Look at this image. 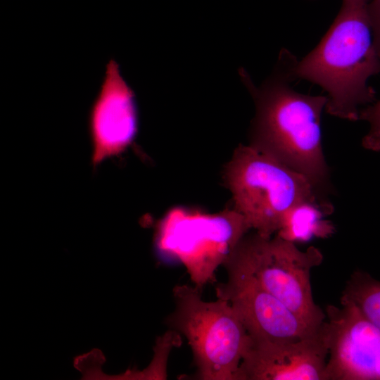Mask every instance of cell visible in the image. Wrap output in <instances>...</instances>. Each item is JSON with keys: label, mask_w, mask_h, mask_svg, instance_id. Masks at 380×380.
I'll return each mask as SVG.
<instances>
[{"label": "cell", "mask_w": 380, "mask_h": 380, "mask_svg": "<svg viewBox=\"0 0 380 380\" xmlns=\"http://www.w3.org/2000/svg\"><path fill=\"white\" fill-rule=\"evenodd\" d=\"M224 173L234 208L265 238L278 232L294 205L319 198L304 175L251 144L234 151Z\"/></svg>", "instance_id": "4"}, {"label": "cell", "mask_w": 380, "mask_h": 380, "mask_svg": "<svg viewBox=\"0 0 380 380\" xmlns=\"http://www.w3.org/2000/svg\"><path fill=\"white\" fill-rule=\"evenodd\" d=\"M332 208L319 198L299 203L286 213L277 235L295 243L330 236L335 227L324 217L331 213Z\"/></svg>", "instance_id": "11"}, {"label": "cell", "mask_w": 380, "mask_h": 380, "mask_svg": "<svg viewBox=\"0 0 380 380\" xmlns=\"http://www.w3.org/2000/svg\"><path fill=\"white\" fill-rule=\"evenodd\" d=\"M172 295L175 308L165 322L187 340L194 379L238 380L248 335L230 303L219 298L205 301L194 285H177Z\"/></svg>", "instance_id": "3"}, {"label": "cell", "mask_w": 380, "mask_h": 380, "mask_svg": "<svg viewBox=\"0 0 380 380\" xmlns=\"http://www.w3.org/2000/svg\"><path fill=\"white\" fill-rule=\"evenodd\" d=\"M297 61L293 53L282 49L272 72L260 86L246 71H240L256 107L251 145L302 174L319 190L329 175L321 132L322 113L328 99L294 89Z\"/></svg>", "instance_id": "1"}, {"label": "cell", "mask_w": 380, "mask_h": 380, "mask_svg": "<svg viewBox=\"0 0 380 380\" xmlns=\"http://www.w3.org/2000/svg\"><path fill=\"white\" fill-rule=\"evenodd\" d=\"M322 260V252L315 246L301 251L278 235L265 238L255 232L240 241L222 266L227 275L253 279L317 329L326 314L314 301L310 275Z\"/></svg>", "instance_id": "5"}, {"label": "cell", "mask_w": 380, "mask_h": 380, "mask_svg": "<svg viewBox=\"0 0 380 380\" xmlns=\"http://www.w3.org/2000/svg\"><path fill=\"white\" fill-rule=\"evenodd\" d=\"M328 353L323 324L296 340L273 342L248 336L238 380H325Z\"/></svg>", "instance_id": "9"}, {"label": "cell", "mask_w": 380, "mask_h": 380, "mask_svg": "<svg viewBox=\"0 0 380 380\" xmlns=\"http://www.w3.org/2000/svg\"><path fill=\"white\" fill-rule=\"evenodd\" d=\"M341 299L353 303L380 328V281L365 272L355 271L348 280Z\"/></svg>", "instance_id": "12"}, {"label": "cell", "mask_w": 380, "mask_h": 380, "mask_svg": "<svg viewBox=\"0 0 380 380\" xmlns=\"http://www.w3.org/2000/svg\"><path fill=\"white\" fill-rule=\"evenodd\" d=\"M370 0H342L341 8L319 44L293 68L298 80L320 86L327 93V112L357 121L360 107L376 99L369 78L380 74L368 4Z\"/></svg>", "instance_id": "2"}, {"label": "cell", "mask_w": 380, "mask_h": 380, "mask_svg": "<svg viewBox=\"0 0 380 380\" xmlns=\"http://www.w3.org/2000/svg\"><path fill=\"white\" fill-rule=\"evenodd\" d=\"M251 229L234 208L210 214L176 208L157 223L154 248L159 258L181 262L202 290Z\"/></svg>", "instance_id": "6"}, {"label": "cell", "mask_w": 380, "mask_h": 380, "mask_svg": "<svg viewBox=\"0 0 380 380\" xmlns=\"http://www.w3.org/2000/svg\"><path fill=\"white\" fill-rule=\"evenodd\" d=\"M368 13L373 32L374 43L380 58V0H370Z\"/></svg>", "instance_id": "14"}, {"label": "cell", "mask_w": 380, "mask_h": 380, "mask_svg": "<svg viewBox=\"0 0 380 380\" xmlns=\"http://www.w3.org/2000/svg\"><path fill=\"white\" fill-rule=\"evenodd\" d=\"M325 314V380H380V328L345 300Z\"/></svg>", "instance_id": "7"}, {"label": "cell", "mask_w": 380, "mask_h": 380, "mask_svg": "<svg viewBox=\"0 0 380 380\" xmlns=\"http://www.w3.org/2000/svg\"><path fill=\"white\" fill-rule=\"evenodd\" d=\"M215 291L217 298L230 303L248 336L253 340H296L314 334L321 327H311L249 277L227 275V281L219 284Z\"/></svg>", "instance_id": "10"}, {"label": "cell", "mask_w": 380, "mask_h": 380, "mask_svg": "<svg viewBox=\"0 0 380 380\" xmlns=\"http://www.w3.org/2000/svg\"><path fill=\"white\" fill-rule=\"evenodd\" d=\"M87 125L94 167L123 153L137 134L139 115L135 94L113 58L106 64L89 110Z\"/></svg>", "instance_id": "8"}, {"label": "cell", "mask_w": 380, "mask_h": 380, "mask_svg": "<svg viewBox=\"0 0 380 380\" xmlns=\"http://www.w3.org/2000/svg\"><path fill=\"white\" fill-rule=\"evenodd\" d=\"M359 120L369 125V131L362 139V146L369 150L380 151V100L362 108Z\"/></svg>", "instance_id": "13"}]
</instances>
